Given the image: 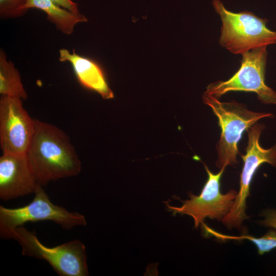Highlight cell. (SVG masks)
<instances>
[{
  "instance_id": "6da1fadb",
  "label": "cell",
  "mask_w": 276,
  "mask_h": 276,
  "mask_svg": "<svg viewBox=\"0 0 276 276\" xmlns=\"http://www.w3.org/2000/svg\"><path fill=\"white\" fill-rule=\"evenodd\" d=\"M35 123L26 154L38 183L43 187L52 181L78 175L81 163L67 134L47 122L35 119Z\"/></svg>"
},
{
  "instance_id": "7a4b0ae2",
  "label": "cell",
  "mask_w": 276,
  "mask_h": 276,
  "mask_svg": "<svg viewBox=\"0 0 276 276\" xmlns=\"http://www.w3.org/2000/svg\"><path fill=\"white\" fill-rule=\"evenodd\" d=\"M203 102L211 107L218 120L221 129L219 140L216 144L218 154L216 166L220 170L238 163V144L243 132L262 118L273 116L271 113L249 110L246 106L234 100L221 102L219 99L203 94Z\"/></svg>"
},
{
  "instance_id": "3957f363",
  "label": "cell",
  "mask_w": 276,
  "mask_h": 276,
  "mask_svg": "<svg viewBox=\"0 0 276 276\" xmlns=\"http://www.w3.org/2000/svg\"><path fill=\"white\" fill-rule=\"evenodd\" d=\"M212 4L222 21L219 44L232 53L243 55L252 49L276 44V31L267 27L266 18L246 10L230 11L220 0H213Z\"/></svg>"
},
{
  "instance_id": "277c9868",
  "label": "cell",
  "mask_w": 276,
  "mask_h": 276,
  "mask_svg": "<svg viewBox=\"0 0 276 276\" xmlns=\"http://www.w3.org/2000/svg\"><path fill=\"white\" fill-rule=\"evenodd\" d=\"M7 239L16 240L21 247V254L47 261L60 276H86L88 274L85 246L75 240L50 247L42 244L36 234L23 225L9 234Z\"/></svg>"
},
{
  "instance_id": "5b68a950",
  "label": "cell",
  "mask_w": 276,
  "mask_h": 276,
  "mask_svg": "<svg viewBox=\"0 0 276 276\" xmlns=\"http://www.w3.org/2000/svg\"><path fill=\"white\" fill-rule=\"evenodd\" d=\"M42 187L37 185L33 199L26 205L17 208L0 205L1 238L7 239L12 230L29 222L51 221L65 229L86 225V219L83 215L70 212L52 203Z\"/></svg>"
},
{
  "instance_id": "8992f818",
  "label": "cell",
  "mask_w": 276,
  "mask_h": 276,
  "mask_svg": "<svg viewBox=\"0 0 276 276\" xmlns=\"http://www.w3.org/2000/svg\"><path fill=\"white\" fill-rule=\"evenodd\" d=\"M267 47L252 49L242 55L240 68L229 79L208 85L204 94L218 99L231 91L255 93L265 104L276 105V91L265 83Z\"/></svg>"
},
{
  "instance_id": "52a82bcc",
  "label": "cell",
  "mask_w": 276,
  "mask_h": 276,
  "mask_svg": "<svg viewBox=\"0 0 276 276\" xmlns=\"http://www.w3.org/2000/svg\"><path fill=\"white\" fill-rule=\"evenodd\" d=\"M204 167L208 179L199 195L190 193V199L181 201L182 205L179 207L167 204L168 210L172 212L174 215L180 214L192 217L195 228L203 223L206 218L222 221L231 211L238 193L234 190L225 194L221 193L220 180L225 169H220L215 174L205 164Z\"/></svg>"
},
{
  "instance_id": "ba28073f",
  "label": "cell",
  "mask_w": 276,
  "mask_h": 276,
  "mask_svg": "<svg viewBox=\"0 0 276 276\" xmlns=\"http://www.w3.org/2000/svg\"><path fill=\"white\" fill-rule=\"evenodd\" d=\"M22 100L1 96L0 147L3 154H26L33 139L35 119L22 105Z\"/></svg>"
},
{
  "instance_id": "9c48e42d",
  "label": "cell",
  "mask_w": 276,
  "mask_h": 276,
  "mask_svg": "<svg viewBox=\"0 0 276 276\" xmlns=\"http://www.w3.org/2000/svg\"><path fill=\"white\" fill-rule=\"evenodd\" d=\"M38 182L26 154L0 157V198L4 201L34 193Z\"/></svg>"
},
{
  "instance_id": "30bf717a",
  "label": "cell",
  "mask_w": 276,
  "mask_h": 276,
  "mask_svg": "<svg viewBox=\"0 0 276 276\" xmlns=\"http://www.w3.org/2000/svg\"><path fill=\"white\" fill-rule=\"evenodd\" d=\"M59 60L68 62L72 65L79 83L84 87L98 93L103 99L113 98L112 91L106 81L101 66L94 60L75 53L61 49L59 51Z\"/></svg>"
},
{
  "instance_id": "8fae6325",
  "label": "cell",
  "mask_w": 276,
  "mask_h": 276,
  "mask_svg": "<svg viewBox=\"0 0 276 276\" xmlns=\"http://www.w3.org/2000/svg\"><path fill=\"white\" fill-rule=\"evenodd\" d=\"M25 8H37L44 11L47 19L66 35L71 34L77 24L88 20L84 15L62 8L52 0H27Z\"/></svg>"
},
{
  "instance_id": "7c38bea8",
  "label": "cell",
  "mask_w": 276,
  "mask_h": 276,
  "mask_svg": "<svg viewBox=\"0 0 276 276\" xmlns=\"http://www.w3.org/2000/svg\"><path fill=\"white\" fill-rule=\"evenodd\" d=\"M0 94L22 100L28 98L18 71L11 60H8L3 49L0 51Z\"/></svg>"
},
{
  "instance_id": "4fadbf2b",
  "label": "cell",
  "mask_w": 276,
  "mask_h": 276,
  "mask_svg": "<svg viewBox=\"0 0 276 276\" xmlns=\"http://www.w3.org/2000/svg\"><path fill=\"white\" fill-rule=\"evenodd\" d=\"M27 0H0L1 19L15 18L24 15L28 10L25 8Z\"/></svg>"
},
{
  "instance_id": "5bb4252c",
  "label": "cell",
  "mask_w": 276,
  "mask_h": 276,
  "mask_svg": "<svg viewBox=\"0 0 276 276\" xmlns=\"http://www.w3.org/2000/svg\"><path fill=\"white\" fill-rule=\"evenodd\" d=\"M261 216L264 219L259 221L260 225L276 229V210L266 209L262 212Z\"/></svg>"
},
{
  "instance_id": "9a60e30c",
  "label": "cell",
  "mask_w": 276,
  "mask_h": 276,
  "mask_svg": "<svg viewBox=\"0 0 276 276\" xmlns=\"http://www.w3.org/2000/svg\"><path fill=\"white\" fill-rule=\"evenodd\" d=\"M58 5L74 13H80L77 7V4L71 0H52Z\"/></svg>"
}]
</instances>
